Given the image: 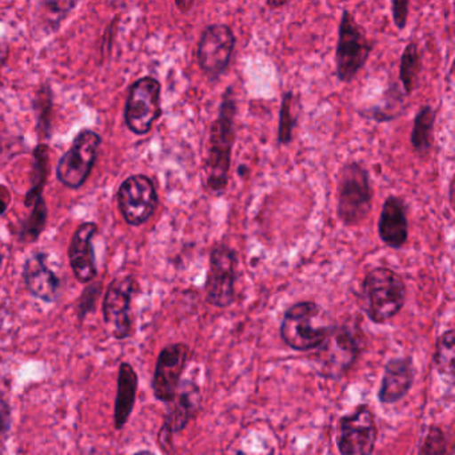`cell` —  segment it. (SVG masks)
<instances>
[{
  "instance_id": "1f68e13d",
  "label": "cell",
  "mask_w": 455,
  "mask_h": 455,
  "mask_svg": "<svg viewBox=\"0 0 455 455\" xmlns=\"http://www.w3.org/2000/svg\"><path fill=\"white\" fill-rule=\"evenodd\" d=\"M236 455H247L246 452H243V451H239L238 454ZM270 455H273V454H270Z\"/></svg>"
},
{
  "instance_id": "30bf717a",
  "label": "cell",
  "mask_w": 455,
  "mask_h": 455,
  "mask_svg": "<svg viewBox=\"0 0 455 455\" xmlns=\"http://www.w3.org/2000/svg\"><path fill=\"white\" fill-rule=\"evenodd\" d=\"M377 436L374 412L367 404H361L353 414L340 418L338 450L342 455H371Z\"/></svg>"
},
{
  "instance_id": "52a82bcc",
  "label": "cell",
  "mask_w": 455,
  "mask_h": 455,
  "mask_svg": "<svg viewBox=\"0 0 455 455\" xmlns=\"http://www.w3.org/2000/svg\"><path fill=\"white\" fill-rule=\"evenodd\" d=\"M235 44L234 31L225 23H212L204 28L199 39L196 58L199 68L210 82H217L226 73Z\"/></svg>"
},
{
  "instance_id": "7a4b0ae2",
  "label": "cell",
  "mask_w": 455,
  "mask_h": 455,
  "mask_svg": "<svg viewBox=\"0 0 455 455\" xmlns=\"http://www.w3.org/2000/svg\"><path fill=\"white\" fill-rule=\"evenodd\" d=\"M406 299V284L395 271L375 267L362 283V307L374 323H386L402 310Z\"/></svg>"
},
{
  "instance_id": "603a6c76",
  "label": "cell",
  "mask_w": 455,
  "mask_h": 455,
  "mask_svg": "<svg viewBox=\"0 0 455 455\" xmlns=\"http://www.w3.org/2000/svg\"><path fill=\"white\" fill-rule=\"evenodd\" d=\"M454 330L443 332L436 340L435 362L436 369L444 377L454 378Z\"/></svg>"
},
{
  "instance_id": "277c9868",
  "label": "cell",
  "mask_w": 455,
  "mask_h": 455,
  "mask_svg": "<svg viewBox=\"0 0 455 455\" xmlns=\"http://www.w3.org/2000/svg\"><path fill=\"white\" fill-rule=\"evenodd\" d=\"M330 329L321 306L315 302H298L284 313L281 337L294 350H314L326 339Z\"/></svg>"
},
{
  "instance_id": "cb8c5ba5",
  "label": "cell",
  "mask_w": 455,
  "mask_h": 455,
  "mask_svg": "<svg viewBox=\"0 0 455 455\" xmlns=\"http://www.w3.org/2000/svg\"><path fill=\"white\" fill-rule=\"evenodd\" d=\"M295 97L291 92H284L282 98L281 114H279V145H289L292 142L295 126H297V116L292 113V106L295 105Z\"/></svg>"
},
{
  "instance_id": "ac0fdd59",
  "label": "cell",
  "mask_w": 455,
  "mask_h": 455,
  "mask_svg": "<svg viewBox=\"0 0 455 455\" xmlns=\"http://www.w3.org/2000/svg\"><path fill=\"white\" fill-rule=\"evenodd\" d=\"M23 278L28 291L34 297L52 303L60 295V282L54 271L46 265V255L36 252L25 263Z\"/></svg>"
},
{
  "instance_id": "d6a6232c",
  "label": "cell",
  "mask_w": 455,
  "mask_h": 455,
  "mask_svg": "<svg viewBox=\"0 0 455 455\" xmlns=\"http://www.w3.org/2000/svg\"><path fill=\"white\" fill-rule=\"evenodd\" d=\"M0 265H2V255H0Z\"/></svg>"
},
{
  "instance_id": "ffe728a7",
  "label": "cell",
  "mask_w": 455,
  "mask_h": 455,
  "mask_svg": "<svg viewBox=\"0 0 455 455\" xmlns=\"http://www.w3.org/2000/svg\"><path fill=\"white\" fill-rule=\"evenodd\" d=\"M138 390V375L134 367L130 363H122L119 367L118 391H116V412L114 420L118 430L124 427L132 409Z\"/></svg>"
},
{
  "instance_id": "ba28073f",
  "label": "cell",
  "mask_w": 455,
  "mask_h": 455,
  "mask_svg": "<svg viewBox=\"0 0 455 455\" xmlns=\"http://www.w3.org/2000/svg\"><path fill=\"white\" fill-rule=\"evenodd\" d=\"M236 267L238 257L235 250L225 243H217L210 251V267L207 274V302L215 307H228L235 297Z\"/></svg>"
},
{
  "instance_id": "3957f363",
  "label": "cell",
  "mask_w": 455,
  "mask_h": 455,
  "mask_svg": "<svg viewBox=\"0 0 455 455\" xmlns=\"http://www.w3.org/2000/svg\"><path fill=\"white\" fill-rule=\"evenodd\" d=\"M337 214L345 226H358L372 207L370 174L358 162H347L338 175Z\"/></svg>"
},
{
  "instance_id": "2e32d148",
  "label": "cell",
  "mask_w": 455,
  "mask_h": 455,
  "mask_svg": "<svg viewBox=\"0 0 455 455\" xmlns=\"http://www.w3.org/2000/svg\"><path fill=\"white\" fill-rule=\"evenodd\" d=\"M378 234L386 246L401 249L409 238L406 206L403 199L390 196L386 199L378 222Z\"/></svg>"
},
{
  "instance_id": "9c48e42d",
  "label": "cell",
  "mask_w": 455,
  "mask_h": 455,
  "mask_svg": "<svg viewBox=\"0 0 455 455\" xmlns=\"http://www.w3.org/2000/svg\"><path fill=\"white\" fill-rule=\"evenodd\" d=\"M161 114V84L151 76L135 82L124 110V121L130 132L148 134Z\"/></svg>"
},
{
  "instance_id": "6da1fadb",
  "label": "cell",
  "mask_w": 455,
  "mask_h": 455,
  "mask_svg": "<svg viewBox=\"0 0 455 455\" xmlns=\"http://www.w3.org/2000/svg\"><path fill=\"white\" fill-rule=\"evenodd\" d=\"M236 100L233 87L223 94L218 116L210 127L209 150H207V188L212 194L222 196L228 185L234 140H235Z\"/></svg>"
},
{
  "instance_id": "4fadbf2b",
  "label": "cell",
  "mask_w": 455,
  "mask_h": 455,
  "mask_svg": "<svg viewBox=\"0 0 455 455\" xmlns=\"http://www.w3.org/2000/svg\"><path fill=\"white\" fill-rule=\"evenodd\" d=\"M188 354L190 350L185 343L166 346L159 354L153 380L154 395L159 401L170 403L175 398Z\"/></svg>"
},
{
  "instance_id": "8fae6325",
  "label": "cell",
  "mask_w": 455,
  "mask_h": 455,
  "mask_svg": "<svg viewBox=\"0 0 455 455\" xmlns=\"http://www.w3.org/2000/svg\"><path fill=\"white\" fill-rule=\"evenodd\" d=\"M100 146V137L97 132H82L74 140L73 148L60 158L57 167L58 180L68 188H81L94 167Z\"/></svg>"
},
{
  "instance_id": "9a60e30c",
  "label": "cell",
  "mask_w": 455,
  "mask_h": 455,
  "mask_svg": "<svg viewBox=\"0 0 455 455\" xmlns=\"http://www.w3.org/2000/svg\"><path fill=\"white\" fill-rule=\"evenodd\" d=\"M199 388L196 383H180L178 387L175 398L172 399V409L167 414L164 426L161 430V446L172 443V434L180 433V430L188 426V420L196 414L199 403Z\"/></svg>"
},
{
  "instance_id": "44dd1931",
  "label": "cell",
  "mask_w": 455,
  "mask_h": 455,
  "mask_svg": "<svg viewBox=\"0 0 455 455\" xmlns=\"http://www.w3.org/2000/svg\"><path fill=\"white\" fill-rule=\"evenodd\" d=\"M420 70H422V57H420L419 47L415 42H410L404 47L401 65H399V79L407 95L417 89Z\"/></svg>"
},
{
  "instance_id": "83f0119b",
  "label": "cell",
  "mask_w": 455,
  "mask_h": 455,
  "mask_svg": "<svg viewBox=\"0 0 455 455\" xmlns=\"http://www.w3.org/2000/svg\"><path fill=\"white\" fill-rule=\"evenodd\" d=\"M12 427V409L4 394L0 393V436L9 433Z\"/></svg>"
},
{
  "instance_id": "f1b7e54d",
  "label": "cell",
  "mask_w": 455,
  "mask_h": 455,
  "mask_svg": "<svg viewBox=\"0 0 455 455\" xmlns=\"http://www.w3.org/2000/svg\"><path fill=\"white\" fill-rule=\"evenodd\" d=\"M7 206H9L7 201H4V199L0 198V215L4 214V212H6L7 210Z\"/></svg>"
},
{
  "instance_id": "4316f807",
  "label": "cell",
  "mask_w": 455,
  "mask_h": 455,
  "mask_svg": "<svg viewBox=\"0 0 455 455\" xmlns=\"http://www.w3.org/2000/svg\"><path fill=\"white\" fill-rule=\"evenodd\" d=\"M410 2L407 0H394L391 4V12H393L394 25L398 30H403L407 25V18H409Z\"/></svg>"
},
{
  "instance_id": "d6986e66",
  "label": "cell",
  "mask_w": 455,
  "mask_h": 455,
  "mask_svg": "<svg viewBox=\"0 0 455 455\" xmlns=\"http://www.w3.org/2000/svg\"><path fill=\"white\" fill-rule=\"evenodd\" d=\"M412 382H414V366L411 359H391L386 364L378 398L385 404L395 403L409 393Z\"/></svg>"
},
{
  "instance_id": "5bb4252c",
  "label": "cell",
  "mask_w": 455,
  "mask_h": 455,
  "mask_svg": "<svg viewBox=\"0 0 455 455\" xmlns=\"http://www.w3.org/2000/svg\"><path fill=\"white\" fill-rule=\"evenodd\" d=\"M135 282L132 276L116 278L108 286L103 303L105 322L111 334L118 339L129 338L132 334V298L134 294Z\"/></svg>"
},
{
  "instance_id": "7c38bea8",
  "label": "cell",
  "mask_w": 455,
  "mask_h": 455,
  "mask_svg": "<svg viewBox=\"0 0 455 455\" xmlns=\"http://www.w3.org/2000/svg\"><path fill=\"white\" fill-rule=\"evenodd\" d=\"M119 209L129 225L148 222L158 204L156 186L146 175H134L122 183L118 191Z\"/></svg>"
},
{
  "instance_id": "8992f818",
  "label": "cell",
  "mask_w": 455,
  "mask_h": 455,
  "mask_svg": "<svg viewBox=\"0 0 455 455\" xmlns=\"http://www.w3.org/2000/svg\"><path fill=\"white\" fill-rule=\"evenodd\" d=\"M371 52L372 44L366 30L356 22L351 12L343 10L335 52L337 78L343 84L354 81L366 65Z\"/></svg>"
},
{
  "instance_id": "7402d4cb",
  "label": "cell",
  "mask_w": 455,
  "mask_h": 455,
  "mask_svg": "<svg viewBox=\"0 0 455 455\" xmlns=\"http://www.w3.org/2000/svg\"><path fill=\"white\" fill-rule=\"evenodd\" d=\"M434 124H435V111L431 106H422L415 116L411 135H410L412 148L417 153L423 154L430 150Z\"/></svg>"
},
{
  "instance_id": "484cf974",
  "label": "cell",
  "mask_w": 455,
  "mask_h": 455,
  "mask_svg": "<svg viewBox=\"0 0 455 455\" xmlns=\"http://www.w3.org/2000/svg\"><path fill=\"white\" fill-rule=\"evenodd\" d=\"M419 455H446V436L441 428H430L420 446Z\"/></svg>"
},
{
  "instance_id": "d4e9b609",
  "label": "cell",
  "mask_w": 455,
  "mask_h": 455,
  "mask_svg": "<svg viewBox=\"0 0 455 455\" xmlns=\"http://www.w3.org/2000/svg\"><path fill=\"white\" fill-rule=\"evenodd\" d=\"M33 206L34 212H31L30 218L23 225L22 239L26 242L36 241L44 231V226H46L47 209L44 196H39Z\"/></svg>"
},
{
  "instance_id": "4dcf8cb0",
  "label": "cell",
  "mask_w": 455,
  "mask_h": 455,
  "mask_svg": "<svg viewBox=\"0 0 455 455\" xmlns=\"http://www.w3.org/2000/svg\"><path fill=\"white\" fill-rule=\"evenodd\" d=\"M134 455H156L151 451H148V450H143V451H138L137 454Z\"/></svg>"
},
{
  "instance_id": "5b68a950",
  "label": "cell",
  "mask_w": 455,
  "mask_h": 455,
  "mask_svg": "<svg viewBox=\"0 0 455 455\" xmlns=\"http://www.w3.org/2000/svg\"><path fill=\"white\" fill-rule=\"evenodd\" d=\"M362 334L351 326H334L313 355L318 374L339 379L353 366L361 351Z\"/></svg>"
},
{
  "instance_id": "e0dca14e",
  "label": "cell",
  "mask_w": 455,
  "mask_h": 455,
  "mask_svg": "<svg viewBox=\"0 0 455 455\" xmlns=\"http://www.w3.org/2000/svg\"><path fill=\"white\" fill-rule=\"evenodd\" d=\"M95 223H84L79 226L71 241L70 263L74 275L82 283H89L97 276V266H95L94 247L92 238L97 233Z\"/></svg>"
},
{
  "instance_id": "f546056e",
  "label": "cell",
  "mask_w": 455,
  "mask_h": 455,
  "mask_svg": "<svg viewBox=\"0 0 455 455\" xmlns=\"http://www.w3.org/2000/svg\"><path fill=\"white\" fill-rule=\"evenodd\" d=\"M286 4V2H279V4H276V2H268L267 6L273 7V9H276V7H282Z\"/></svg>"
}]
</instances>
